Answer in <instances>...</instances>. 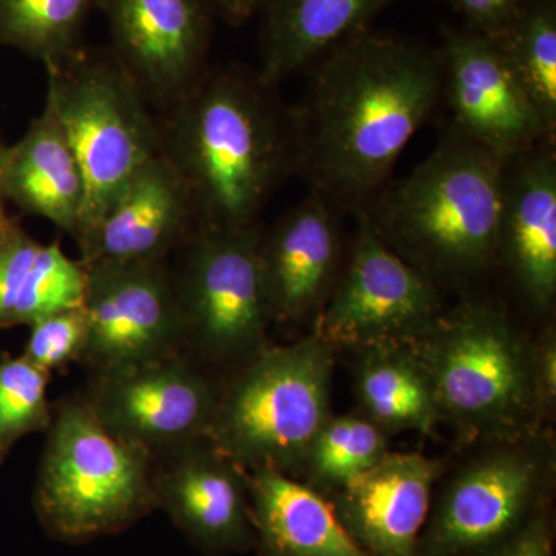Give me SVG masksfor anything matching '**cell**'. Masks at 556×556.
<instances>
[{
    "label": "cell",
    "mask_w": 556,
    "mask_h": 556,
    "mask_svg": "<svg viewBox=\"0 0 556 556\" xmlns=\"http://www.w3.org/2000/svg\"><path fill=\"white\" fill-rule=\"evenodd\" d=\"M309 70L305 93L288 109L294 174L353 217L442 100L441 54L365 31Z\"/></svg>",
    "instance_id": "cell-1"
},
{
    "label": "cell",
    "mask_w": 556,
    "mask_h": 556,
    "mask_svg": "<svg viewBox=\"0 0 556 556\" xmlns=\"http://www.w3.org/2000/svg\"><path fill=\"white\" fill-rule=\"evenodd\" d=\"M160 150L188 192L197 230L260 225L278 185L294 174L289 113L257 73L207 68L161 110Z\"/></svg>",
    "instance_id": "cell-2"
},
{
    "label": "cell",
    "mask_w": 556,
    "mask_h": 556,
    "mask_svg": "<svg viewBox=\"0 0 556 556\" xmlns=\"http://www.w3.org/2000/svg\"><path fill=\"white\" fill-rule=\"evenodd\" d=\"M503 166L452 127L416 169L390 179L357 214L438 288L466 283L496 266Z\"/></svg>",
    "instance_id": "cell-3"
},
{
    "label": "cell",
    "mask_w": 556,
    "mask_h": 556,
    "mask_svg": "<svg viewBox=\"0 0 556 556\" xmlns=\"http://www.w3.org/2000/svg\"><path fill=\"white\" fill-rule=\"evenodd\" d=\"M408 346L430 380L439 424L464 444L543 430L547 415L538 393L535 343L500 306L468 300L442 311Z\"/></svg>",
    "instance_id": "cell-4"
},
{
    "label": "cell",
    "mask_w": 556,
    "mask_h": 556,
    "mask_svg": "<svg viewBox=\"0 0 556 556\" xmlns=\"http://www.w3.org/2000/svg\"><path fill=\"white\" fill-rule=\"evenodd\" d=\"M334 357L313 331L226 372L208 441L247 471L269 468L299 479L311 442L332 415Z\"/></svg>",
    "instance_id": "cell-5"
},
{
    "label": "cell",
    "mask_w": 556,
    "mask_h": 556,
    "mask_svg": "<svg viewBox=\"0 0 556 556\" xmlns=\"http://www.w3.org/2000/svg\"><path fill=\"white\" fill-rule=\"evenodd\" d=\"M36 479V515L54 540L84 543L156 510V459L108 430L84 399L53 409Z\"/></svg>",
    "instance_id": "cell-6"
},
{
    "label": "cell",
    "mask_w": 556,
    "mask_h": 556,
    "mask_svg": "<svg viewBox=\"0 0 556 556\" xmlns=\"http://www.w3.org/2000/svg\"><path fill=\"white\" fill-rule=\"evenodd\" d=\"M47 100L83 172V243L131 178L159 155V119L112 50L76 49L49 62Z\"/></svg>",
    "instance_id": "cell-7"
},
{
    "label": "cell",
    "mask_w": 556,
    "mask_h": 556,
    "mask_svg": "<svg viewBox=\"0 0 556 556\" xmlns=\"http://www.w3.org/2000/svg\"><path fill=\"white\" fill-rule=\"evenodd\" d=\"M555 445L547 431L481 444L433 496L416 556H490L551 507Z\"/></svg>",
    "instance_id": "cell-8"
},
{
    "label": "cell",
    "mask_w": 556,
    "mask_h": 556,
    "mask_svg": "<svg viewBox=\"0 0 556 556\" xmlns=\"http://www.w3.org/2000/svg\"><path fill=\"white\" fill-rule=\"evenodd\" d=\"M262 232V223L240 230H195L170 266L182 350L215 375L239 368L269 345L273 317L260 266Z\"/></svg>",
    "instance_id": "cell-9"
},
{
    "label": "cell",
    "mask_w": 556,
    "mask_h": 556,
    "mask_svg": "<svg viewBox=\"0 0 556 556\" xmlns=\"http://www.w3.org/2000/svg\"><path fill=\"white\" fill-rule=\"evenodd\" d=\"M314 332L338 351L408 345L442 313L439 288L383 243L361 214Z\"/></svg>",
    "instance_id": "cell-10"
},
{
    "label": "cell",
    "mask_w": 556,
    "mask_h": 556,
    "mask_svg": "<svg viewBox=\"0 0 556 556\" xmlns=\"http://www.w3.org/2000/svg\"><path fill=\"white\" fill-rule=\"evenodd\" d=\"M219 379L186 351L91 371L80 393L102 426L159 457L207 438Z\"/></svg>",
    "instance_id": "cell-11"
},
{
    "label": "cell",
    "mask_w": 556,
    "mask_h": 556,
    "mask_svg": "<svg viewBox=\"0 0 556 556\" xmlns=\"http://www.w3.org/2000/svg\"><path fill=\"white\" fill-rule=\"evenodd\" d=\"M84 268L89 342L80 364L90 372L185 351L181 309L167 260Z\"/></svg>",
    "instance_id": "cell-12"
},
{
    "label": "cell",
    "mask_w": 556,
    "mask_h": 556,
    "mask_svg": "<svg viewBox=\"0 0 556 556\" xmlns=\"http://www.w3.org/2000/svg\"><path fill=\"white\" fill-rule=\"evenodd\" d=\"M442 61V98L453 129L501 161L554 142L532 102L519 86L496 40L478 30H448Z\"/></svg>",
    "instance_id": "cell-13"
},
{
    "label": "cell",
    "mask_w": 556,
    "mask_h": 556,
    "mask_svg": "<svg viewBox=\"0 0 556 556\" xmlns=\"http://www.w3.org/2000/svg\"><path fill=\"white\" fill-rule=\"evenodd\" d=\"M112 51L160 112L206 72L211 20L204 0H100Z\"/></svg>",
    "instance_id": "cell-14"
},
{
    "label": "cell",
    "mask_w": 556,
    "mask_h": 556,
    "mask_svg": "<svg viewBox=\"0 0 556 556\" xmlns=\"http://www.w3.org/2000/svg\"><path fill=\"white\" fill-rule=\"evenodd\" d=\"M153 489L156 508L204 554L255 546L248 471L207 438L159 457Z\"/></svg>",
    "instance_id": "cell-15"
},
{
    "label": "cell",
    "mask_w": 556,
    "mask_h": 556,
    "mask_svg": "<svg viewBox=\"0 0 556 556\" xmlns=\"http://www.w3.org/2000/svg\"><path fill=\"white\" fill-rule=\"evenodd\" d=\"M342 212L311 193L260 239L263 287L273 321L316 318L345 262Z\"/></svg>",
    "instance_id": "cell-16"
},
{
    "label": "cell",
    "mask_w": 556,
    "mask_h": 556,
    "mask_svg": "<svg viewBox=\"0 0 556 556\" xmlns=\"http://www.w3.org/2000/svg\"><path fill=\"white\" fill-rule=\"evenodd\" d=\"M444 460L388 452L328 496L342 525L368 556H416Z\"/></svg>",
    "instance_id": "cell-17"
},
{
    "label": "cell",
    "mask_w": 556,
    "mask_h": 556,
    "mask_svg": "<svg viewBox=\"0 0 556 556\" xmlns=\"http://www.w3.org/2000/svg\"><path fill=\"white\" fill-rule=\"evenodd\" d=\"M544 142L504 161L496 265L533 309L556 298V155Z\"/></svg>",
    "instance_id": "cell-18"
},
{
    "label": "cell",
    "mask_w": 556,
    "mask_h": 556,
    "mask_svg": "<svg viewBox=\"0 0 556 556\" xmlns=\"http://www.w3.org/2000/svg\"><path fill=\"white\" fill-rule=\"evenodd\" d=\"M197 230L188 192L161 155L142 167L79 244L84 266L166 262Z\"/></svg>",
    "instance_id": "cell-19"
},
{
    "label": "cell",
    "mask_w": 556,
    "mask_h": 556,
    "mask_svg": "<svg viewBox=\"0 0 556 556\" xmlns=\"http://www.w3.org/2000/svg\"><path fill=\"white\" fill-rule=\"evenodd\" d=\"M248 475L260 556H368L327 496L269 468Z\"/></svg>",
    "instance_id": "cell-20"
},
{
    "label": "cell",
    "mask_w": 556,
    "mask_h": 556,
    "mask_svg": "<svg viewBox=\"0 0 556 556\" xmlns=\"http://www.w3.org/2000/svg\"><path fill=\"white\" fill-rule=\"evenodd\" d=\"M393 0H268L260 80L278 84L316 64L328 51L367 31Z\"/></svg>",
    "instance_id": "cell-21"
},
{
    "label": "cell",
    "mask_w": 556,
    "mask_h": 556,
    "mask_svg": "<svg viewBox=\"0 0 556 556\" xmlns=\"http://www.w3.org/2000/svg\"><path fill=\"white\" fill-rule=\"evenodd\" d=\"M5 199L27 214L49 219L72 239L83 214V172L60 119L49 104L17 144L7 150Z\"/></svg>",
    "instance_id": "cell-22"
},
{
    "label": "cell",
    "mask_w": 556,
    "mask_h": 556,
    "mask_svg": "<svg viewBox=\"0 0 556 556\" xmlns=\"http://www.w3.org/2000/svg\"><path fill=\"white\" fill-rule=\"evenodd\" d=\"M357 412L387 434L433 433L437 402L426 369L408 345H375L354 351Z\"/></svg>",
    "instance_id": "cell-23"
},
{
    "label": "cell",
    "mask_w": 556,
    "mask_h": 556,
    "mask_svg": "<svg viewBox=\"0 0 556 556\" xmlns=\"http://www.w3.org/2000/svg\"><path fill=\"white\" fill-rule=\"evenodd\" d=\"M515 78L538 115L556 130V11L552 0H535L493 33Z\"/></svg>",
    "instance_id": "cell-24"
},
{
    "label": "cell",
    "mask_w": 556,
    "mask_h": 556,
    "mask_svg": "<svg viewBox=\"0 0 556 556\" xmlns=\"http://www.w3.org/2000/svg\"><path fill=\"white\" fill-rule=\"evenodd\" d=\"M388 452L387 434L357 409L331 415L311 442L299 479L328 497Z\"/></svg>",
    "instance_id": "cell-25"
},
{
    "label": "cell",
    "mask_w": 556,
    "mask_h": 556,
    "mask_svg": "<svg viewBox=\"0 0 556 556\" xmlns=\"http://www.w3.org/2000/svg\"><path fill=\"white\" fill-rule=\"evenodd\" d=\"M100 0H0V46L43 64L79 49L87 17Z\"/></svg>",
    "instance_id": "cell-26"
},
{
    "label": "cell",
    "mask_w": 556,
    "mask_h": 556,
    "mask_svg": "<svg viewBox=\"0 0 556 556\" xmlns=\"http://www.w3.org/2000/svg\"><path fill=\"white\" fill-rule=\"evenodd\" d=\"M51 372L27 357L0 358V466L22 438L49 430L53 409L47 397Z\"/></svg>",
    "instance_id": "cell-27"
},
{
    "label": "cell",
    "mask_w": 556,
    "mask_h": 556,
    "mask_svg": "<svg viewBox=\"0 0 556 556\" xmlns=\"http://www.w3.org/2000/svg\"><path fill=\"white\" fill-rule=\"evenodd\" d=\"M86 289L83 263L70 258L60 241L42 244L25 278L11 327L30 325L51 314L84 306Z\"/></svg>",
    "instance_id": "cell-28"
},
{
    "label": "cell",
    "mask_w": 556,
    "mask_h": 556,
    "mask_svg": "<svg viewBox=\"0 0 556 556\" xmlns=\"http://www.w3.org/2000/svg\"><path fill=\"white\" fill-rule=\"evenodd\" d=\"M28 327L30 338L22 356L36 367L51 372L83 361L89 342V320L84 306L39 318Z\"/></svg>",
    "instance_id": "cell-29"
},
{
    "label": "cell",
    "mask_w": 556,
    "mask_h": 556,
    "mask_svg": "<svg viewBox=\"0 0 556 556\" xmlns=\"http://www.w3.org/2000/svg\"><path fill=\"white\" fill-rule=\"evenodd\" d=\"M42 243L21 228L0 248V329L11 327L25 278Z\"/></svg>",
    "instance_id": "cell-30"
},
{
    "label": "cell",
    "mask_w": 556,
    "mask_h": 556,
    "mask_svg": "<svg viewBox=\"0 0 556 556\" xmlns=\"http://www.w3.org/2000/svg\"><path fill=\"white\" fill-rule=\"evenodd\" d=\"M535 0H450L473 30L493 35Z\"/></svg>",
    "instance_id": "cell-31"
},
{
    "label": "cell",
    "mask_w": 556,
    "mask_h": 556,
    "mask_svg": "<svg viewBox=\"0 0 556 556\" xmlns=\"http://www.w3.org/2000/svg\"><path fill=\"white\" fill-rule=\"evenodd\" d=\"M490 556H554V522L551 507L538 511L535 517Z\"/></svg>",
    "instance_id": "cell-32"
},
{
    "label": "cell",
    "mask_w": 556,
    "mask_h": 556,
    "mask_svg": "<svg viewBox=\"0 0 556 556\" xmlns=\"http://www.w3.org/2000/svg\"><path fill=\"white\" fill-rule=\"evenodd\" d=\"M535 343V376L538 393L547 417L556 402V331L547 325Z\"/></svg>",
    "instance_id": "cell-33"
},
{
    "label": "cell",
    "mask_w": 556,
    "mask_h": 556,
    "mask_svg": "<svg viewBox=\"0 0 556 556\" xmlns=\"http://www.w3.org/2000/svg\"><path fill=\"white\" fill-rule=\"evenodd\" d=\"M211 11L219 14L229 24L240 25L247 22L255 11L265 7L268 0H204Z\"/></svg>",
    "instance_id": "cell-34"
},
{
    "label": "cell",
    "mask_w": 556,
    "mask_h": 556,
    "mask_svg": "<svg viewBox=\"0 0 556 556\" xmlns=\"http://www.w3.org/2000/svg\"><path fill=\"white\" fill-rule=\"evenodd\" d=\"M17 229H20V226L7 215L3 204H0V248L11 239V236H13Z\"/></svg>",
    "instance_id": "cell-35"
},
{
    "label": "cell",
    "mask_w": 556,
    "mask_h": 556,
    "mask_svg": "<svg viewBox=\"0 0 556 556\" xmlns=\"http://www.w3.org/2000/svg\"><path fill=\"white\" fill-rule=\"evenodd\" d=\"M7 150H9V148H5V146L0 142V204H3V200H5V193H3V177H5Z\"/></svg>",
    "instance_id": "cell-36"
}]
</instances>
